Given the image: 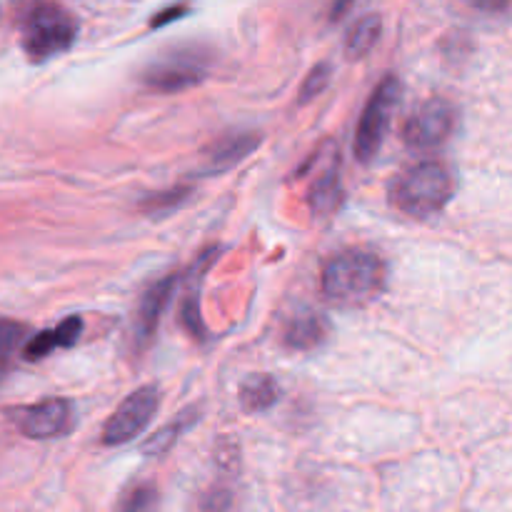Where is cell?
<instances>
[{
	"mask_svg": "<svg viewBox=\"0 0 512 512\" xmlns=\"http://www.w3.org/2000/svg\"><path fill=\"white\" fill-rule=\"evenodd\" d=\"M233 493L225 485H213L205 493H200L195 512H233Z\"/></svg>",
	"mask_w": 512,
	"mask_h": 512,
	"instance_id": "obj_19",
	"label": "cell"
},
{
	"mask_svg": "<svg viewBox=\"0 0 512 512\" xmlns=\"http://www.w3.org/2000/svg\"><path fill=\"white\" fill-rule=\"evenodd\" d=\"M388 268L380 255L363 248H350L333 255L323 268L320 288L330 303L340 308H360L385 290Z\"/></svg>",
	"mask_w": 512,
	"mask_h": 512,
	"instance_id": "obj_1",
	"label": "cell"
},
{
	"mask_svg": "<svg viewBox=\"0 0 512 512\" xmlns=\"http://www.w3.org/2000/svg\"><path fill=\"white\" fill-rule=\"evenodd\" d=\"M73 420V405L65 398H48L15 410V428L30 440L58 438Z\"/></svg>",
	"mask_w": 512,
	"mask_h": 512,
	"instance_id": "obj_8",
	"label": "cell"
},
{
	"mask_svg": "<svg viewBox=\"0 0 512 512\" xmlns=\"http://www.w3.org/2000/svg\"><path fill=\"white\" fill-rule=\"evenodd\" d=\"M160 395L155 385H143V388L133 390L123 403L118 405L113 415L108 418L103 428V443L105 445H125L130 440L138 438L148 423L153 420V415L158 413Z\"/></svg>",
	"mask_w": 512,
	"mask_h": 512,
	"instance_id": "obj_7",
	"label": "cell"
},
{
	"mask_svg": "<svg viewBox=\"0 0 512 512\" xmlns=\"http://www.w3.org/2000/svg\"><path fill=\"white\" fill-rule=\"evenodd\" d=\"M380 33H383V18L378 13H368L355 20L353 28L348 30V38H345V55L350 60L365 58L378 45Z\"/></svg>",
	"mask_w": 512,
	"mask_h": 512,
	"instance_id": "obj_14",
	"label": "cell"
},
{
	"mask_svg": "<svg viewBox=\"0 0 512 512\" xmlns=\"http://www.w3.org/2000/svg\"><path fill=\"white\" fill-rule=\"evenodd\" d=\"M25 335L23 325L13 323V320H3L0 325V355H3V363L8 365L10 358H13V348L20 345V338Z\"/></svg>",
	"mask_w": 512,
	"mask_h": 512,
	"instance_id": "obj_22",
	"label": "cell"
},
{
	"mask_svg": "<svg viewBox=\"0 0 512 512\" xmlns=\"http://www.w3.org/2000/svg\"><path fill=\"white\" fill-rule=\"evenodd\" d=\"M198 423V405H190V408H185L183 413L175 415L173 420H170L165 428H160L158 433L153 435V438L145 443V455H163L168 453L170 448H173L175 443L180 440V435L188 433L193 425Z\"/></svg>",
	"mask_w": 512,
	"mask_h": 512,
	"instance_id": "obj_15",
	"label": "cell"
},
{
	"mask_svg": "<svg viewBox=\"0 0 512 512\" xmlns=\"http://www.w3.org/2000/svg\"><path fill=\"white\" fill-rule=\"evenodd\" d=\"M80 333H83V318H78V315H73V318H65V320H60V325H55V328H50V330H45V333L30 338L28 343H25L23 355L30 360V363H35V360H43L45 355H50L53 350L70 348V345L78 343Z\"/></svg>",
	"mask_w": 512,
	"mask_h": 512,
	"instance_id": "obj_11",
	"label": "cell"
},
{
	"mask_svg": "<svg viewBox=\"0 0 512 512\" xmlns=\"http://www.w3.org/2000/svg\"><path fill=\"white\" fill-rule=\"evenodd\" d=\"M400 93H403L400 80L395 75H388L385 80H380V85L365 103L358 128H355V158L360 163H370L380 150V145H383L385 135L390 130V120H393L395 108H398Z\"/></svg>",
	"mask_w": 512,
	"mask_h": 512,
	"instance_id": "obj_4",
	"label": "cell"
},
{
	"mask_svg": "<svg viewBox=\"0 0 512 512\" xmlns=\"http://www.w3.org/2000/svg\"><path fill=\"white\" fill-rule=\"evenodd\" d=\"M175 288V275H168V278H160L158 283L150 285L143 293L138 305V315H135V343L148 345L150 340L158 333L160 315L165 313L170 303V295H173Z\"/></svg>",
	"mask_w": 512,
	"mask_h": 512,
	"instance_id": "obj_9",
	"label": "cell"
},
{
	"mask_svg": "<svg viewBox=\"0 0 512 512\" xmlns=\"http://www.w3.org/2000/svg\"><path fill=\"white\" fill-rule=\"evenodd\" d=\"M208 68L210 55H205L203 48L183 45V48H175L153 60L143 70V83L158 93H178V90H188L203 83Z\"/></svg>",
	"mask_w": 512,
	"mask_h": 512,
	"instance_id": "obj_5",
	"label": "cell"
},
{
	"mask_svg": "<svg viewBox=\"0 0 512 512\" xmlns=\"http://www.w3.org/2000/svg\"><path fill=\"white\" fill-rule=\"evenodd\" d=\"M328 320L315 310H300L285 323L283 340L293 350H313L328 338Z\"/></svg>",
	"mask_w": 512,
	"mask_h": 512,
	"instance_id": "obj_12",
	"label": "cell"
},
{
	"mask_svg": "<svg viewBox=\"0 0 512 512\" xmlns=\"http://www.w3.org/2000/svg\"><path fill=\"white\" fill-rule=\"evenodd\" d=\"M330 75H333V65L330 63H318L308 73V78L303 80V88L298 93V103H310L315 95L323 93L330 83Z\"/></svg>",
	"mask_w": 512,
	"mask_h": 512,
	"instance_id": "obj_20",
	"label": "cell"
},
{
	"mask_svg": "<svg viewBox=\"0 0 512 512\" xmlns=\"http://www.w3.org/2000/svg\"><path fill=\"white\" fill-rule=\"evenodd\" d=\"M180 318H183V325L185 330H188L190 335H193L198 343H203L205 340V325H203V318H200V305H198V298L195 295H188L183 303V308H180Z\"/></svg>",
	"mask_w": 512,
	"mask_h": 512,
	"instance_id": "obj_21",
	"label": "cell"
},
{
	"mask_svg": "<svg viewBox=\"0 0 512 512\" xmlns=\"http://www.w3.org/2000/svg\"><path fill=\"white\" fill-rule=\"evenodd\" d=\"M278 385L270 375H250L243 385H240V405L248 413H263V410L273 408L278 403Z\"/></svg>",
	"mask_w": 512,
	"mask_h": 512,
	"instance_id": "obj_16",
	"label": "cell"
},
{
	"mask_svg": "<svg viewBox=\"0 0 512 512\" xmlns=\"http://www.w3.org/2000/svg\"><path fill=\"white\" fill-rule=\"evenodd\" d=\"M455 183L450 170L435 160L410 165L390 183V203L410 218H430L450 203Z\"/></svg>",
	"mask_w": 512,
	"mask_h": 512,
	"instance_id": "obj_2",
	"label": "cell"
},
{
	"mask_svg": "<svg viewBox=\"0 0 512 512\" xmlns=\"http://www.w3.org/2000/svg\"><path fill=\"white\" fill-rule=\"evenodd\" d=\"M343 175H340V158L333 153V158L325 160L320 173L310 183L308 190V205L313 210L315 218H328L343 203Z\"/></svg>",
	"mask_w": 512,
	"mask_h": 512,
	"instance_id": "obj_10",
	"label": "cell"
},
{
	"mask_svg": "<svg viewBox=\"0 0 512 512\" xmlns=\"http://www.w3.org/2000/svg\"><path fill=\"white\" fill-rule=\"evenodd\" d=\"M190 190H193L190 185H175V188L165 190V193L150 195V198H145V203H143L145 213L163 215V213H168V210H175L185 198H188Z\"/></svg>",
	"mask_w": 512,
	"mask_h": 512,
	"instance_id": "obj_18",
	"label": "cell"
},
{
	"mask_svg": "<svg viewBox=\"0 0 512 512\" xmlns=\"http://www.w3.org/2000/svg\"><path fill=\"white\" fill-rule=\"evenodd\" d=\"M183 13H188V8H180V5H175V8H170L168 13H158L153 18V28H158V25H165V23H170V18H173V15H183Z\"/></svg>",
	"mask_w": 512,
	"mask_h": 512,
	"instance_id": "obj_23",
	"label": "cell"
},
{
	"mask_svg": "<svg viewBox=\"0 0 512 512\" xmlns=\"http://www.w3.org/2000/svg\"><path fill=\"white\" fill-rule=\"evenodd\" d=\"M260 138L255 133H233L220 138L213 148L208 150L205 158V173H223V170L233 168L240 160L248 158L255 148H258Z\"/></svg>",
	"mask_w": 512,
	"mask_h": 512,
	"instance_id": "obj_13",
	"label": "cell"
},
{
	"mask_svg": "<svg viewBox=\"0 0 512 512\" xmlns=\"http://www.w3.org/2000/svg\"><path fill=\"white\" fill-rule=\"evenodd\" d=\"M75 35H78V23L70 10L58 3L30 5L20 20V43L25 55L35 63H43L68 50Z\"/></svg>",
	"mask_w": 512,
	"mask_h": 512,
	"instance_id": "obj_3",
	"label": "cell"
},
{
	"mask_svg": "<svg viewBox=\"0 0 512 512\" xmlns=\"http://www.w3.org/2000/svg\"><path fill=\"white\" fill-rule=\"evenodd\" d=\"M160 493L153 480H138L120 495L118 512H158Z\"/></svg>",
	"mask_w": 512,
	"mask_h": 512,
	"instance_id": "obj_17",
	"label": "cell"
},
{
	"mask_svg": "<svg viewBox=\"0 0 512 512\" xmlns=\"http://www.w3.org/2000/svg\"><path fill=\"white\" fill-rule=\"evenodd\" d=\"M458 123V110L450 100L430 98L408 115L403 125L405 145L413 150H433L448 143Z\"/></svg>",
	"mask_w": 512,
	"mask_h": 512,
	"instance_id": "obj_6",
	"label": "cell"
}]
</instances>
